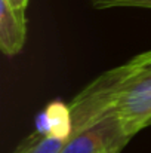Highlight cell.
Instances as JSON below:
<instances>
[{
    "label": "cell",
    "instance_id": "cell-1",
    "mask_svg": "<svg viewBox=\"0 0 151 153\" xmlns=\"http://www.w3.org/2000/svg\"><path fill=\"white\" fill-rule=\"evenodd\" d=\"M70 105L73 135L107 116L119 117L132 137L147 128L151 120V49L102 73Z\"/></svg>",
    "mask_w": 151,
    "mask_h": 153
},
{
    "label": "cell",
    "instance_id": "cell-2",
    "mask_svg": "<svg viewBox=\"0 0 151 153\" xmlns=\"http://www.w3.org/2000/svg\"><path fill=\"white\" fill-rule=\"evenodd\" d=\"M130 138L119 117L107 116L74 134L61 153H120Z\"/></svg>",
    "mask_w": 151,
    "mask_h": 153
},
{
    "label": "cell",
    "instance_id": "cell-3",
    "mask_svg": "<svg viewBox=\"0 0 151 153\" xmlns=\"http://www.w3.org/2000/svg\"><path fill=\"white\" fill-rule=\"evenodd\" d=\"M36 131L40 135L68 141L73 135V111L71 105L61 100L50 101L46 108L36 117Z\"/></svg>",
    "mask_w": 151,
    "mask_h": 153
},
{
    "label": "cell",
    "instance_id": "cell-4",
    "mask_svg": "<svg viewBox=\"0 0 151 153\" xmlns=\"http://www.w3.org/2000/svg\"><path fill=\"white\" fill-rule=\"evenodd\" d=\"M25 15L18 13L7 0H0V49L4 55L19 53L25 43Z\"/></svg>",
    "mask_w": 151,
    "mask_h": 153
},
{
    "label": "cell",
    "instance_id": "cell-5",
    "mask_svg": "<svg viewBox=\"0 0 151 153\" xmlns=\"http://www.w3.org/2000/svg\"><path fill=\"white\" fill-rule=\"evenodd\" d=\"M67 141L33 132L13 153H61Z\"/></svg>",
    "mask_w": 151,
    "mask_h": 153
},
{
    "label": "cell",
    "instance_id": "cell-6",
    "mask_svg": "<svg viewBox=\"0 0 151 153\" xmlns=\"http://www.w3.org/2000/svg\"><path fill=\"white\" fill-rule=\"evenodd\" d=\"M95 9H113V7H142L151 9V0H92Z\"/></svg>",
    "mask_w": 151,
    "mask_h": 153
},
{
    "label": "cell",
    "instance_id": "cell-7",
    "mask_svg": "<svg viewBox=\"0 0 151 153\" xmlns=\"http://www.w3.org/2000/svg\"><path fill=\"white\" fill-rule=\"evenodd\" d=\"M7 1L13 7V10H16L21 15H25V7H27L28 0H7Z\"/></svg>",
    "mask_w": 151,
    "mask_h": 153
},
{
    "label": "cell",
    "instance_id": "cell-8",
    "mask_svg": "<svg viewBox=\"0 0 151 153\" xmlns=\"http://www.w3.org/2000/svg\"><path fill=\"white\" fill-rule=\"evenodd\" d=\"M150 125H151V120H150V123H148V126H150Z\"/></svg>",
    "mask_w": 151,
    "mask_h": 153
}]
</instances>
